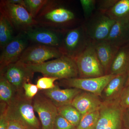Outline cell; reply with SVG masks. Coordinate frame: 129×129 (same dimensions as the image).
Instances as JSON below:
<instances>
[{
  "label": "cell",
  "mask_w": 129,
  "mask_h": 129,
  "mask_svg": "<svg viewBox=\"0 0 129 129\" xmlns=\"http://www.w3.org/2000/svg\"><path fill=\"white\" fill-rule=\"evenodd\" d=\"M64 31L35 26L24 33L29 41L59 48L61 44Z\"/></svg>",
  "instance_id": "obj_14"
},
{
  "label": "cell",
  "mask_w": 129,
  "mask_h": 129,
  "mask_svg": "<svg viewBox=\"0 0 129 129\" xmlns=\"http://www.w3.org/2000/svg\"><path fill=\"white\" fill-rule=\"evenodd\" d=\"M14 28L7 17L1 11L0 13V46L2 49L10 42L15 36L13 35Z\"/></svg>",
  "instance_id": "obj_21"
},
{
  "label": "cell",
  "mask_w": 129,
  "mask_h": 129,
  "mask_svg": "<svg viewBox=\"0 0 129 129\" xmlns=\"http://www.w3.org/2000/svg\"><path fill=\"white\" fill-rule=\"evenodd\" d=\"M125 85H129V69L127 73V78Z\"/></svg>",
  "instance_id": "obj_37"
},
{
  "label": "cell",
  "mask_w": 129,
  "mask_h": 129,
  "mask_svg": "<svg viewBox=\"0 0 129 129\" xmlns=\"http://www.w3.org/2000/svg\"><path fill=\"white\" fill-rule=\"evenodd\" d=\"M99 117L96 129H123V110L118 100L103 102L99 109Z\"/></svg>",
  "instance_id": "obj_8"
},
{
  "label": "cell",
  "mask_w": 129,
  "mask_h": 129,
  "mask_svg": "<svg viewBox=\"0 0 129 129\" xmlns=\"http://www.w3.org/2000/svg\"><path fill=\"white\" fill-rule=\"evenodd\" d=\"M123 121L124 128L129 129V108L123 110Z\"/></svg>",
  "instance_id": "obj_35"
},
{
  "label": "cell",
  "mask_w": 129,
  "mask_h": 129,
  "mask_svg": "<svg viewBox=\"0 0 129 129\" xmlns=\"http://www.w3.org/2000/svg\"><path fill=\"white\" fill-rule=\"evenodd\" d=\"M118 0L96 1V11L106 13L117 2Z\"/></svg>",
  "instance_id": "obj_30"
},
{
  "label": "cell",
  "mask_w": 129,
  "mask_h": 129,
  "mask_svg": "<svg viewBox=\"0 0 129 129\" xmlns=\"http://www.w3.org/2000/svg\"><path fill=\"white\" fill-rule=\"evenodd\" d=\"M75 60L79 78H96L106 75L91 42Z\"/></svg>",
  "instance_id": "obj_5"
},
{
  "label": "cell",
  "mask_w": 129,
  "mask_h": 129,
  "mask_svg": "<svg viewBox=\"0 0 129 129\" xmlns=\"http://www.w3.org/2000/svg\"><path fill=\"white\" fill-rule=\"evenodd\" d=\"M42 91L57 108L71 104L75 97L82 91L74 88L61 89L57 84L52 89Z\"/></svg>",
  "instance_id": "obj_16"
},
{
  "label": "cell",
  "mask_w": 129,
  "mask_h": 129,
  "mask_svg": "<svg viewBox=\"0 0 129 129\" xmlns=\"http://www.w3.org/2000/svg\"><path fill=\"white\" fill-rule=\"evenodd\" d=\"M33 99L25 96L24 92H17L8 106V119L17 121L29 129H41L40 122L35 115Z\"/></svg>",
  "instance_id": "obj_3"
},
{
  "label": "cell",
  "mask_w": 129,
  "mask_h": 129,
  "mask_svg": "<svg viewBox=\"0 0 129 129\" xmlns=\"http://www.w3.org/2000/svg\"><path fill=\"white\" fill-rule=\"evenodd\" d=\"M9 119L7 129H29L23 125L15 120Z\"/></svg>",
  "instance_id": "obj_34"
},
{
  "label": "cell",
  "mask_w": 129,
  "mask_h": 129,
  "mask_svg": "<svg viewBox=\"0 0 129 129\" xmlns=\"http://www.w3.org/2000/svg\"><path fill=\"white\" fill-rule=\"evenodd\" d=\"M85 20L92 16L96 11V0H80Z\"/></svg>",
  "instance_id": "obj_27"
},
{
  "label": "cell",
  "mask_w": 129,
  "mask_h": 129,
  "mask_svg": "<svg viewBox=\"0 0 129 129\" xmlns=\"http://www.w3.org/2000/svg\"><path fill=\"white\" fill-rule=\"evenodd\" d=\"M117 100L123 110L129 108V85H125Z\"/></svg>",
  "instance_id": "obj_32"
},
{
  "label": "cell",
  "mask_w": 129,
  "mask_h": 129,
  "mask_svg": "<svg viewBox=\"0 0 129 129\" xmlns=\"http://www.w3.org/2000/svg\"><path fill=\"white\" fill-rule=\"evenodd\" d=\"M116 75L107 74L96 78H73L62 80L61 85L69 88H74L91 92L101 97L105 86Z\"/></svg>",
  "instance_id": "obj_11"
},
{
  "label": "cell",
  "mask_w": 129,
  "mask_h": 129,
  "mask_svg": "<svg viewBox=\"0 0 129 129\" xmlns=\"http://www.w3.org/2000/svg\"><path fill=\"white\" fill-rule=\"evenodd\" d=\"M29 40L24 32H20L2 49L0 56V70L18 61L25 49Z\"/></svg>",
  "instance_id": "obj_13"
},
{
  "label": "cell",
  "mask_w": 129,
  "mask_h": 129,
  "mask_svg": "<svg viewBox=\"0 0 129 129\" xmlns=\"http://www.w3.org/2000/svg\"><path fill=\"white\" fill-rule=\"evenodd\" d=\"M1 11L8 18L13 27L24 32L38 24L23 6L10 3L7 1L1 2Z\"/></svg>",
  "instance_id": "obj_6"
},
{
  "label": "cell",
  "mask_w": 129,
  "mask_h": 129,
  "mask_svg": "<svg viewBox=\"0 0 129 129\" xmlns=\"http://www.w3.org/2000/svg\"><path fill=\"white\" fill-rule=\"evenodd\" d=\"M23 89L25 96L29 99H33L39 92V88L36 85L30 83H25Z\"/></svg>",
  "instance_id": "obj_33"
},
{
  "label": "cell",
  "mask_w": 129,
  "mask_h": 129,
  "mask_svg": "<svg viewBox=\"0 0 129 129\" xmlns=\"http://www.w3.org/2000/svg\"><path fill=\"white\" fill-rule=\"evenodd\" d=\"M129 69V43L120 47L111 63L108 74H127Z\"/></svg>",
  "instance_id": "obj_19"
},
{
  "label": "cell",
  "mask_w": 129,
  "mask_h": 129,
  "mask_svg": "<svg viewBox=\"0 0 129 129\" xmlns=\"http://www.w3.org/2000/svg\"><path fill=\"white\" fill-rule=\"evenodd\" d=\"M17 92L9 81L0 74V101L9 105Z\"/></svg>",
  "instance_id": "obj_23"
},
{
  "label": "cell",
  "mask_w": 129,
  "mask_h": 129,
  "mask_svg": "<svg viewBox=\"0 0 129 129\" xmlns=\"http://www.w3.org/2000/svg\"><path fill=\"white\" fill-rule=\"evenodd\" d=\"M0 73L11 84L17 92H24L23 85L25 83H30L35 73L26 64L19 61L5 67L0 70Z\"/></svg>",
  "instance_id": "obj_9"
},
{
  "label": "cell",
  "mask_w": 129,
  "mask_h": 129,
  "mask_svg": "<svg viewBox=\"0 0 129 129\" xmlns=\"http://www.w3.org/2000/svg\"><path fill=\"white\" fill-rule=\"evenodd\" d=\"M57 109L58 114L77 127L82 115L76 108L71 104H68L59 107Z\"/></svg>",
  "instance_id": "obj_24"
},
{
  "label": "cell",
  "mask_w": 129,
  "mask_h": 129,
  "mask_svg": "<svg viewBox=\"0 0 129 129\" xmlns=\"http://www.w3.org/2000/svg\"><path fill=\"white\" fill-rule=\"evenodd\" d=\"M103 103L101 97L82 91L74 98L71 104L83 115L99 110Z\"/></svg>",
  "instance_id": "obj_15"
},
{
  "label": "cell",
  "mask_w": 129,
  "mask_h": 129,
  "mask_svg": "<svg viewBox=\"0 0 129 129\" xmlns=\"http://www.w3.org/2000/svg\"><path fill=\"white\" fill-rule=\"evenodd\" d=\"M53 129H76V127L61 115L58 114L54 122Z\"/></svg>",
  "instance_id": "obj_31"
},
{
  "label": "cell",
  "mask_w": 129,
  "mask_h": 129,
  "mask_svg": "<svg viewBox=\"0 0 129 129\" xmlns=\"http://www.w3.org/2000/svg\"><path fill=\"white\" fill-rule=\"evenodd\" d=\"M106 14L115 21L129 20V0H118Z\"/></svg>",
  "instance_id": "obj_22"
},
{
  "label": "cell",
  "mask_w": 129,
  "mask_h": 129,
  "mask_svg": "<svg viewBox=\"0 0 129 129\" xmlns=\"http://www.w3.org/2000/svg\"><path fill=\"white\" fill-rule=\"evenodd\" d=\"M33 104L35 111L39 115L41 129H53L58 114L57 107L41 91L33 98Z\"/></svg>",
  "instance_id": "obj_10"
},
{
  "label": "cell",
  "mask_w": 129,
  "mask_h": 129,
  "mask_svg": "<svg viewBox=\"0 0 129 129\" xmlns=\"http://www.w3.org/2000/svg\"><path fill=\"white\" fill-rule=\"evenodd\" d=\"M26 65L34 73H41L45 76L61 80L78 78L75 60L66 56L40 64Z\"/></svg>",
  "instance_id": "obj_2"
},
{
  "label": "cell",
  "mask_w": 129,
  "mask_h": 129,
  "mask_svg": "<svg viewBox=\"0 0 129 129\" xmlns=\"http://www.w3.org/2000/svg\"><path fill=\"white\" fill-rule=\"evenodd\" d=\"M127 73L116 75L106 85L101 98L103 102L114 101L118 99L125 86Z\"/></svg>",
  "instance_id": "obj_18"
},
{
  "label": "cell",
  "mask_w": 129,
  "mask_h": 129,
  "mask_svg": "<svg viewBox=\"0 0 129 129\" xmlns=\"http://www.w3.org/2000/svg\"><path fill=\"white\" fill-rule=\"evenodd\" d=\"M91 42L83 24L65 30L59 49L63 55L75 59Z\"/></svg>",
  "instance_id": "obj_4"
},
{
  "label": "cell",
  "mask_w": 129,
  "mask_h": 129,
  "mask_svg": "<svg viewBox=\"0 0 129 129\" xmlns=\"http://www.w3.org/2000/svg\"><path fill=\"white\" fill-rule=\"evenodd\" d=\"M99 117V110L82 115L76 129H96Z\"/></svg>",
  "instance_id": "obj_25"
},
{
  "label": "cell",
  "mask_w": 129,
  "mask_h": 129,
  "mask_svg": "<svg viewBox=\"0 0 129 129\" xmlns=\"http://www.w3.org/2000/svg\"><path fill=\"white\" fill-rule=\"evenodd\" d=\"M48 1L47 0H24L25 8L32 17L36 19Z\"/></svg>",
  "instance_id": "obj_26"
},
{
  "label": "cell",
  "mask_w": 129,
  "mask_h": 129,
  "mask_svg": "<svg viewBox=\"0 0 129 129\" xmlns=\"http://www.w3.org/2000/svg\"><path fill=\"white\" fill-rule=\"evenodd\" d=\"M8 2L12 4H16L23 6L25 8L24 0H7Z\"/></svg>",
  "instance_id": "obj_36"
},
{
  "label": "cell",
  "mask_w": 129,
  "mask_h": 129,
  "mask_svg": "<svg viewBox=\"0 0 129 129\" xmlns=\"http://www.w3.org/2000/svg\"><path fill=\"white\" fill-rule=\"evenodd\" d=\"M58 79L57 78L44 76L38 79L36 85L39 90L50 89L55 87L54 83Z\"/></svg>",
  "instance_id": "obj_28"
},
{
  "label": "cell",
  "mask_w": 129,
  "mask_h": 129,
  "mask_svg": "<svg viewBox=\"0 0 129 129\" xmlns=\"http://www.w3.org/2000/svg\"><path fill=\"white\" fill-rule=\"evenodd\" d=\"M115 22L106 13L96 11L83 24L90 41L94 42L107 39Z\"/></svg>",
  "instance_id": "obj_7"
},
{
  "label": "cell",
  "mask_w": 129,
  "mask_h": 129,
  "mask_svg": "<svg viewBox=\"0 0 129 129\" xmlns=\"http://www.w3.org/2000/svg\"><path fill=\"white\" fill-rule=\"evenodd\" d=\"M63 55L58 48L37 44L28 46L18 61L26 64H38Z\"/></svg>",
  "instance_id": "obj_12"
},
{
  "label": "cell",
  "mask_w": 129,
  "mask_h": 129,
  "mask_svg": "<svg viewBox=\"0 0 129 129\" xmlns=\"http://www.w3.org/2000/svg\"><path fill=\"white\" fill-rule=\"evenodd\" d=\"M92 42L105 75L108 74L114 57L119 48L107 40Z\"/></svg>",
  "instance_id": "obj_17"
},
{
  "label": "cell",
  "mask_w": 129,
  "mask_h": 129,
  "mask_svg": "<svg viewBox=\"0 0 129 129\" xmlns=\"http://www.w3.org/2000/svg\"><path fill=\"white\" fill-rule=\"evenodd\" d=\"M106 40L119 48L128 44L129 20L116 21Z\"/></svg>",
  "instance_id": "obj_20"
},
{
  "label": "cell",
  "mask_w": 129,
  "mask_h": 129,
  "mask_svg": "<svg viewBox=\"0 0 129 129\" xmlns=\"http://www.w3.org/2000/svg\"><path fill=\"white\" fill-rule=\"evenodd\" d=\"M8 105L5 103H0V129H7L9 119L7 115Z\"/></svg>",
  "instance_id": "obj_29"
},
{
  "label": "cell",
  "mask_w": 129,
  "mask_h": 129,
  "mask_svg": "<svg viewBox=\"0 0 129 129\" xmlns=\"http://www.w3.org/2000/svg\"><path fill=\"white\" fill-rule=\"evenodd\" d=\"M123 129H128L126 128H123Z\"/></svg>",
  "instance_id": "obj_38"
},
{
  "label": "cell",
  "mask_w": 129,
  "mask_h": 129,
  "mask_svg": "<svg viewBox=\"0 0 129 129\" xmlns=\"http://www.w3.org/2000/svg\"><path fill=\"white\" fill-rule=\"evenodd\" d=\"M53 3L48 1L41 9L36 18L37 23L42 27H53L54 29V27L60 28L61 30L72 29L70 27L76 21L74 13L66 8L56 6Z\"/></svg>",
  "instance_id": "obj_1"
}]
</instances>
